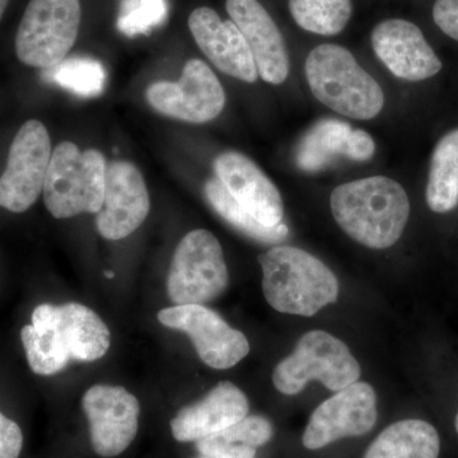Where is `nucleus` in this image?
Returning <instances> with one entry per match:
<instances>
[{
  "label": "nucleus",
  "mask_w": 458,
  "mask_h": 458,
  "mask_svg": "<svg viewBox=\"0 0 458 458\" xmlns=\"http://www.w3.org/2000/svg\"><path fill=\"white\" fill-rule=\"evenodd\" d=\"M51 155L50 135L44 123L38 120L23 123L12 141L7 165L0 176V208L23 213L38 201Z\"/></svg>",
  "instance_id": "1a4fd4ad"
},
{
  "label": "nucleus",
  "mask_w": 458,
  "mask_h": 458,
  "mask_svg": "<svg viewBox=\"0 0 458 458\" xmlns=\"http://www.w3.org/2000/svg\"><path fill=\"white\" fill-rule=\"evenodd\" d=\"M82 21L80 0H30L16 35L18 60L50 69L74 47Z\"/></svg>",
  "instance_id": "0eeeda50"
},
{
  "label": "nucleus",
  "mask_w": 458,
  "mask_h": 458,
  "mask_svg": "<svg viewBox=\"0 0 458 458\" xmlns=\"http://www.w3.org/2000/svg\"><path fill=\"white\" fill-rule=\"evenodd\" d=\"M454 426H456V432L458 434V412H457L456 421H454Z\"/></svg>",
  "instance_id": "473e14b6"
},
{
  "label": "nucleus",
  "mask_w": 458,
  "mask_h": 458,
  "mask_svg": "<svg viewBox=\"0 0 458 458\" xmlns=\"http://www.w3.org/2000/svg\"><path fill=\"white\" fill-rule=\"evenodd\" d=\"M149 210V192L140 171L126 161L108 165L104 204L98 213V233L110 241L131 236L146 221Z\"/></svg>",
  "instance_id": "4468645a"
},
{
  "label": "nucleus",
  "mask_w": 458,
  "mask_h": 458,
  "mask_svg": "<svg viewBox=\"0 0 458 458\" xmlns=\"http://www.w3.org/2000/svg\"><path fill=\"white\" fill-rule=\"evenodd\" d=\"M259 262L265 300L276 311L311 318L339 297L335 274L310 252L276 246Z\"/></svg>",
  "instance_id": "7ed1b4c3"
},
{
  "label": "nucleus",
  "mask_w": 458,
  "mask_h": 458,
  "mask_svg": "<svg viewBox=\"0 0 458 458\" xmlns=\"http://www.w3.org/2000/svg\"><path fill=\"white\" fill-rule=\"evenodd\" d=\"M331 212L355 242L373 250L394 246L410 216V201L399 182L385 176L352 181L334 190Z\"/></svg>",
  "instance_id": "f03ea898"
},
{
  "label": "nucleus",
  "mask_w": 458,
  "mask_h": 458,
  "mask_svg": "<svg viewBox=\"0 0 458 458\" xmlns=\"http://www.w3.org/2000/svg\"><path fill=\"white\" fill-rule=\"evenodd\" d=\"M441 439L432 424L406 419L386 428L364 458H438Z\"/></svg>",
  "instance_id": "aec40b11"
},
{
  "label": "nucleus",
  "mask_w": 458,
  "mask_h": 458,
  "mask_svg": "<svg viewBox=\"0 0 458 458\" xmlns=\"http://www.w3.org/2000/svg\"><path fill=\"white\" fill-rule=\"evenodd\" d=\"M203 458H212V457H204V456H203Z\"/></svg>",
  "instance_id": "72a5a7b5"
},
{
  "label": "nucleus",
  "mask_w": 458,
  "mask_h": 458,
  "mask_svg": "<svg viewBox=\"0 0 458 458\" xmlns=\"http://www.w3.org/2000/svg\"><path fill=\"white\" fill-rule=\"evenodd\" d=\"M147 99L157 113L190 123H205L218 117L225 106V93L216 75L204 62L186 63L179 82H156Z\"/></svg>",
  "instance_id": "9d476101"
},
{
  "label": "nucleus",
  "mask_w": 458,
  "mask_h": 458,
  "mask_svg": "<svg viewBox=\"0 0 458 458\" xmlns=\"http://www.w3.org/2000/svg\"><path fill=\"white\" fill-rule=\"evenodd\" d=\"M216 179L256 221L267 227L282 223L284 205L279 190L249 157L227 152L214 162Z\"/></svg>",
  "instance_id": "dca6fc26"
},
{
  "label": "nucleus",
  "mask_w": 458,
  "mask_h": 458,
  "mask_svg": "<svg viewBox=\"0 0 458 458\" xmlns=\"http://www.w3.org/2000/svg\"><path fill=\"white\" fill-rule=\"evenodd\" d=\"M360 366L348 346L325 331L304 334L288 358L273 373L276 390L297 394L311 381H319L334 393L358 382Z\"/></svg>",
  "instance_id": "423d86ee"
},
{
  "label": "nucleus",
  "mask_w": 458,
  "mask_h": 458,
  "mask_svg": "<svg viewBox=\"0 0 458 458\" xmlns=\"http://www.w3.org/2000/svg\"><path fill=\"white\" fill-rule=\"evenodd\" d=\"M289 11L306 31L335 36L349 23L352 0H289Z\"/></svg>",
  "instance_id": "a878e982"
},
{
  "label": "nucleus",
  "mask_w": 458,
  "mask_h": 458,
  "mask_svg": "<svg viewBox=\"0 0 458 458\" xmlns=\"http://www.w3.org/2000/svg\"><path fill=\"white\" fill-rule=\"evenodd\" d=\"M205 197L208 201L212 205L213 209L216 210L219 216L228 222L229 225H233L238 231L242 232L245 236L252 238V240L259 241L264 243H276L282 242L288 237V227L284 223H279L278 225L274 227H267V225H261L260 222L256 221L251 214L247 213L240 204L232 198L227 189L218 179H210L205 183Z\"/></svg>",
  "instance_id": "b1692460"
},
{
  "label": "nucleus",
  "mask_w": 458,
  "mask_h": 458,
  "mask_svg": "<svg viewBox=\"0 0 458 458\" xmlns=\"http://www.w3.org/2000/svg\"><path fill=\"white\" fill-rule=\"evenodd\" d=\"M167 0H123L117 29L128 38L148 35L167 17Z\"/></svg>",
  "instance_id": "bb28decb"
},
{
  "label": "nucleus",
  "mask_w": 458,
  "mask_h": 458,
  "mask_svg": "<svg viewBox=\"0 0 458 458\" xmlns=\"http://www.w3.org/2000/svg\"><path fill=\"white\" fill-rule=\"evenodd\" d=\"M106 171V159L99 150H81L72 141L60 143L51 155L42 190L51 216L66 219L98 214L104 204Z\"/></svg>",
  "instance_id": "39448f33"
},
{
  "label": "nucleus",
  "mask_w": 458,
  "mask_h": 458,
  "mask_svg": "<svg viewBox=\"0 0 458 458\" xmlns=\"http://www.w3.org/2000/svg\"><path fill=\"white\" fill-rule=\"evenodd\" d=\"M158 321L189 335L199 358L214 369H232L249 355L250 343L245 334L229 327L218 313L203 304L162 310Z\"/></svg>",
  "instance_id": "9b49d317"
},
{
  "label": "nucleus",
  "mask_w": 458,
  "mask_h": 458,
  "mask_svg": "<svg viewBox=\"0 0 458 458\" xmlns=\"http://www.w3.org/2000/svg\"><path fill=\"white\" fill-rule=\"evenodd\" d=\"M428 207L448 213L458 204V129L445 134L434 149L427 185Z\"/></svg>",
  "instance_id": "4be33fe9"
},
{
  "label": "nucleus",
  "mask_w": 458,
  "mask_h": 458,
  "mask_svg": "<svg viewBox=\"0 0 458 458\" xmlns=\"http://www.w3.org/2000/svg\"><path fill=\"white\" fill-rule=\"evenodd\" d=\"M273 426L267 418L246 417L221 432L197 442L204 457L256 458V452L273 437Z\"/></svg>",
  "instance_id": "412c9836"
},
{
  "label": "nucleus",
  "mask_w": 458,
  "mask_h": 458,
  "mask_svg": "<svg viewBox=\"0 0 458 458\" xmlns=\"http://www.w3.org/2000/svg\"><path fill=\"white\" fill-rule=\"evenodd\" d=\"M376 55L391 73L410 82L428 80L442 69V63L423 32L409 21L386 20L372 32Z\"/></svg>",
  "instance_id": "2eb2a0df"
},
{
  "label": "nucleus",
  "mask_w": 458,
  "mask_h": 458,
  "mask_svg": "<svg viewBox=\"0 0 458 458\" xmlns=\"http://www.w3.org/2000/svg\"><path fill=\"white\" fill-rule=\"evenodd\" d=\"M82 406L89 423L90 443L101 457L122 454L137 437L140 405L120 386L96 385L87 390Z\"/></svg>",
  "instance_id": "ddd939ff"
},
{
  "label": "nucleus",
  "mask_w": 458,
  "mask_h": 458,
  "mask_svg": "<svg viewBox=\"0 0 458 458\" xmlns=\"http://www.w3.org/2000/svg\"><path fill=\"white\" fill-rule=\"evenodd\" d=\"M306 75L312 95L344 116L370 120L384 108V90L339 45L315 47L306 59Z\"/></svg>",
  "instance_id": "20e7f679"
},
{
  "label": "nucleus",
  "mask_w": 458,
  "mask_h": 458,
  "mask_svg": "<svg viewBox=\"0 0 458 458\" xmlns=\"http://www.w3.org/2000/svg\"><path fill=\"white\" fill-rule=\"evenodd\" d=\"M377 418L375 390L366 382H355L312 412L303 433V445L307 450H321L340 439L364 436L373 429Z\"/></svg>",
  "instance_id": "f8f14e48"
},
{
  "label": "nucleus",
  "mask_w": 458,
  "mask_h": 458,
  "mask_svg": "<svg viewBox=\"0 0 458 458\" xmlns=\"http://www.w3.org/2000/svg\"><path fill=\"white\" fill-rule=\"evenodd\" d=\"M23 447V434L16 421L0 411V458H18Z\"/></svg>",
  "instance_id": "cd10ccee"
},
{
  "label": "nucleus",
  "mask_w": 458,
  "mask_h": 458,
  "mask_svg": "<svg viewBox=\"0 0 458 458\" xmlns=\"http://www.w3.org/2000/svg\"><path fill=\"white\" fill-rule=\"evenodd\" d=\"M227 12L242 33L255 59L259 75L270 84L285 82L289 57L284 38L259 0H227Z\"/></svg>",
  "instance_id": "a211bd4d"
},
{
  "label": "nucleus",
  "mask_w": 458,
  "mask_h": 458,
  "mask_svg": "<svg viewBox=\"0 0 458 458\" xmlns=\"http://www.w3.org/2000/svg\"><path fill=\"white\" fill-rule=\"evenodd\" d=\"M106 276L107 278H114V273H111V271H106Z\"/></svg>",
  "instance_id": "2f4dec72"
},
{
  "label": "nucleus",
  "mask_w": 458,
  "mask_h": 458,
  "mask_svg": "<svg viewBox=\"0 0 458 458\" xmlns=\"http://www.w3.org/2000/svg\"><path fill=\"white\" fill-rule=\"evenodd\" d=\"M228 269L221 243L212 232L197 229L181 240L170 271L167 292L172 302H212L228 285Z\"/></svg>",
  "instance_id": "6e6552de"
},
{
  "label": "nucleus",
  "mask_w": 458,
  "mask_h": 458,
  "mask_svg": "<svg viewBox=\"0 0 458 458\" xmlns=\"http://www.w3.org/2000/svg\"><path fill=\"white\" fill-rule=\"evenodd\" d=\"M247 396L232 382H219L204 399L181 409L171 421L172 434L179 442H198L249 415Z\"/></svg>",
  "instance_id": "6ab92c4d"
},
{
  "label": "nucleus",
  "mask_w": 458,
  "mask_h": 458,
  "mask_svg": "<svg viewBox=\"0 0 458 458\" xmlns=\"http://www.w3.org/2000/svg\"><path fill=\"white\" fill-rule=\"evenodd\" d=\"M352 129L340 120H322L304 135L297 148L295 162L303 171H318L336 157L345 156L346 141Z\"/></svg>",
  "instance_id": "5701e85b"
},
{
  "label": "nucleus",
  "mask_w": 458,
  "mask_h": 458,
  "mask_svg": "<svg viewBox=\"0 0 458 458\" xmlns=\"http://www.w3.org/2000/svg\"><path fill=\"white\" fill-rule=\"evenodd\" d=\"M9 4V0H0V20L3 18V14H4L5 9H7Z\"/></svg>",
  "instance_id": "7c9ffc66"
},
{
  "label": "nucleus",
  "mask_w": 458,
  "mask_h": 458,
  "mask_svg": "<svg viewBox=\"0 0 458 458\" xmlns=\"http://www.w3.org/2000/svg\"><path fill=\"white\" fill-rule=\"evenodd\" d=\"M189 29L198 47L219 71L243 82L258 81L249 44L232 21H223L212 8L200 7L190 14Z\"/></svg>",
  "instance_id": "f3484780"
},
{
  "label": "nucleus",
  "mask_w": 458,
  "mask_h": 458,
  "mask_svg": "<svg viewBox=\"0 0 458 458\" xmlns=\"http://www.w3.org/2000/svg\"><path fill=\"white\" fill-rule=\"evenodd\" d=\"M44 78L84 98H98L106 84V71L93 57H65L59 64L45 69Z\"/></svg>",
  "instance_id": "393cba45"
},
{
  "label": "nucleus",
  "mask_w": 458,
  "mask_h": 458,
  "mask_svg": "<svg viewBox=\"0 0 458 458\" xmlns=\"http://www.w3.org/2000/svg\"><path fill=\"white\" fill-rule=\"evenodd\" d=\"M433 18L445 35L458 41V0H437Z\"/></svg>",
  "instance_id": "c85d7f7f"
},
{
  "label": "nucleus",
  "mask_w": 458,
  "mask_h": 458,
  "mask_svg": "<svg viewBox=\"0 0 458 458\" xmlns=\"http://www.w3.org/2000/svg\"><path fill=\"white\" fill-rule=\"evenodd\" d=\"M376 152L375 140L369 132L352 129L346 141L345 156L352 161H369Z\"/></svg>",
  "instance_id": "c756f323"
},
{
  "label": "nucleus",
  "mask_w": 458,
  "mask_h": 458,
  "mask_svg": "<svg viewBox=\"0 0 458 458\" xmlns=\"http://www.w3.org/2000/svg\"><path fill=\"white\" fill-rule=\"evenodd\" d=\"M31 321L21 331V340L36 375H56L71 360H101L110 348L106 324L84 304H40Z\"/></svg>",
  "instance_id": "f257e3e1"
}]
</instances>
